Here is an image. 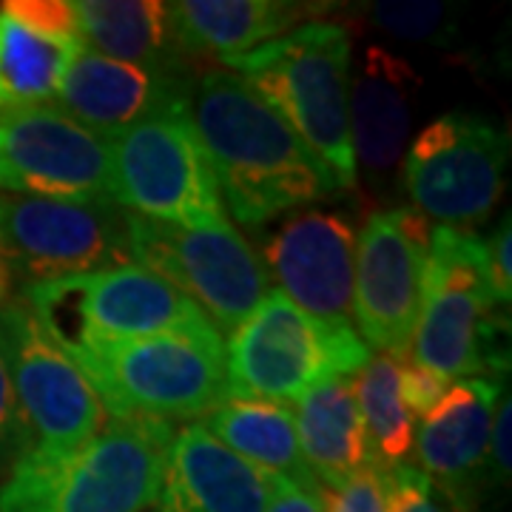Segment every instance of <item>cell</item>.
I'll return each mask as SVG.
<instances>
[{"instance_id":"cell-8","label":"cell","mask_w":512,"mask_h":512,"mask_svg":"<svg viewBox=\"0 0 512 512\" xmlns=\"http://www.w3.org/2000/svg\"><path fill=\"white\" fill-rule=\"evenodd\" d=\"M111 197L143 220L202 228L228 222L220 183L188 106L109 137Z\"/></svg>"},{"instance_id":"cell-19","label":"cell","mask_w":512,"mask_h":512,"mask_svg":"<svg viewBox=\"0 0 512 512\" xmlns=\"http://www.w3.org/2000/svg\"><path fill=\"white\" fill-rule=\"evenodd\" d=\"M501 379L476 376L447 387L439 404L421 416L413 456L419 470L458 495L476 498L478 481L487 476V447L493 430Z\"/></svg>"},{"instance_id":"cell-24","label":"cell","mask_w":512,"mask_h":512,"mask_svg":"<svg viewBox=\"0 0 512 512\" xmlns=\"http://www.w3.org/2000/svg\"><path fill=\"white\" fill-rule=\"evenodd\" d=\"M80 43L35 35L0 9V117L55 106L60 80Z\"/></svg>"},{"instance_id":"cell-4","label":"cell","mask_w":512,"mask_h":512,"mask_svg":"<svg viewBox=\"0 0 512 512\" xmlns=\"http://www.w3.org/2000/svg\"><path fill=\"white\" fill-rule=\"evenodd\" d=\"M350 32L333 20H311L248 55L222 63L245 77L302 137L339 191L356 188L350 146Z\"/></svg>"},{"instance_id":"cell-14","label":"cell","mask_w":512,"mask_h":512,"mask_svg":"<svg viewBox=\"0 0 512 512\" xmlns=\"http://www.w3.org/2000/svg\"><path fill=\"white\" fill-rule=\"evenodd\" d=\"M0 191L69 202L111 200L109 140L57 106L0 117Z\"/></svg>"},{"instance_id":"cell-36","label":"cell","mask_w":512,"mask_h":512,"mask_svg":"<svg viewBox=\"0 0 512 512\" xmlns=\"http://www.w3.org/2000/svg\"><path fill=\"white\" fill-rule=\"evenodd\" d=\"M154 512H168V510H165V507H160V510H154Z\"/></svg>"},{"instance_id":"cell-33","label":"cell","mask_w":512,"mask_h":512,"mask_svg":"<svg viewBox=\"0 0 512 512\" xmlns=\"http://www.w3.org/2000/svg\"><path fill=\"white\" fill-rule=\"evenodd\" d=\"M510 427H512V402L510 393L504 390V396L495 404L493 430H490V447H487V476L495 484L507 487L510 484Z\"/></svg>"},{"instance_id":"cell-12","label":"cell","mask_w":512,"mask_h":512,"mask_svg":"<svg viewBox=\"0 0 512 512\" xmlns=\"http://www.w3.org/2000/svg\"><path fill=\"white\" fill-rule=\"evenodd\" d=\"M0 353L35 433V450L66 453L106 430L111 416L94 384L23 299H9L0 308Z\"/></svg>"},{"instance_id":"cell-6","label":"cell","mask_w":512,"mask_h":512,"mask_svg":"<svg viewBox=\"0 0 512 512\" xmlns=\"http://www.w3.org/2000/svg\"><path fill=\"white\" fill-rule=\"evenodd\" d=\"M367 359L356 328L322 322L279 291L268 293L225 342L231 399L256 402H299L316 384L350 376Z\"/></svg>"},{"instance_id":"cell-17","label":"cell","mask_w":512,"mask_h":512,"mask_svg":"<svg viewBox=\"0 0 512 512\" xmlns=\"http://www.w3.org/2000/svg\"><path fill=\"white\" fill-rule=\"evenodd\" d=\"M421 77L404 57L367 43L350 60V146L356 171L384 180L402 163L413 131Z\"/></svg>"},{"instance_id":"cell-23","label":"cell","mask_w":512,"mask_h":512,"mask_svg":"<svg viewBox=\"0 0 512 512\" xmlns=\"http://www.w3.org/2000/svg\"><path fill=\"white\" fill-rule=\"evenodd\" d=\"M202 427L228 450L265 470L268 476L279 478L282 484L319 490L299 450L293 413L285 404L228 399L202 419Z\"/></svg>"},{"instance_id":"cell-5","label":"cell","mask_w":512,"mask_h":512,"mask_svg":"<svg viewBox=\"0 0 512 512\" xmlns=\"http://www.w3.org/2000/svg\"><path fill=\"white\" fill-rule=\"evenodd\" d=\"M111 419H205L231 399L220 333H157L94 345L72 356Z\"/></svg>"},{"instance_id":"cell-7","label":"cell","mask_w":512,"mask_h":512,"mask_svg":"<svg viewBox=\"0 0 512 512\" xmlns=\"http://www.w3.org/2000/svg\"><path fill=\"white\" fill-rule=\"evenodd\" d=\"M23 302L69 356L157 333L214 330L183 293L140 265L29 285Z\"/></svg>"},{"instance_id":"cell-25","label":"cell","mask_w":512,"mask_h":512,"mask_svg":"<svg viewBox=\"0 0 512 512\" xmlns=\"http://www.w3.org/2000/svg\"><path fill=\"white\" fill-rule=\"evenodd\" d=\"M399 367L402 362L387 353H370V359L353 376L356 407L365 424L370 450L387 470L407 467L419 421L402 399Z\"/></svg>"},{"instance_id":"cell-18","label":"cell","mask_w":512,"mask_h":512,"mask_svg":"<svg viewBox=\"0 0 512 512\" xmlns=\"http://www.w3.org/2000/svg\"><path fill=\"white\" fill-rule=\"evenodd\" d=\"M282 487L291 484L228 450L202 424L174 430L165 467L168 512H265Z\"/></svg>"},{"instance_id":"cell-31","label":"cell","mask_w":512,"mask_h":512,"mask_svg":"<svg viewBox=\"0 0 512 512\" xmlns=\"http://www.w3.org/2000/svg\"><path fill=\"white\" fill-rule=\"evenodd\" d=\"M450 384L453 382H444L439 376H433L430 370L413 365V362H407V359H404L402 367H399L402 399L416 419H419V416H427V413L439 404V399L447 393Z\"/></svg>"},{"instance_id":"cell-13","label":"cell","mask_w":512,"mask_h":512,"mask_svg":"<svg viewBox=\"0 0 512 512\" xmlns=\"http://www.w3.org/2000/svg\"><path fill=\"white\" fill-rule=\"evenodd\" d=\"M433 222L410 205L370 211L356 237L353 328L367 350L404 362L419 319Z\"/></svg>"},{"instance_id":"cell-9","label":"cell","mask_w":512,"mask_h":512,"mask_svg":"<svg viewBox=\"0 0 512 512\" xmlns=\"http://www.w3.org/2000/svg\"><path fill=\"white\" fill-rule=\"evenodd\" d=\"M128 231L134 262L183 293L222 339L271 293V276L262 256L231 220L183 228L128 214Z\"/></svg>"},{"instance_id":"cell-16","label":"cell","mask_w":512,"mask_h":512,"mask_svg":"<svg viewBox=\"0 0 512 512\" xmlns=\"http://www.w3.org/2000/svg\"><path fill=\"white\" fill-rule=\"evenodd\" d=\"M194 77L148 72L80 46L60 80L55 103L80 126L109 140L157 114L185 109Z\"/></svg>"},{"instance_id":"cell-2","label":"cell","mask_w":512,"mask_h":512,"mask_svg":"<svg viewBox=\"0 0 512 512\" xmlns=\"http://www.w3.org/2000/svg\"><path fill=\"white\" fill-rule=\"evenodd\" d=\"M174 424L111 419L92 441L32 450L0 481V512H154L163 507Z\"/></svg>"},{"instance_id":"cell-29","label":"cell","mask_w":512,"mask_h":512,"mask_svg":"<svg viewBox=\"0 0 512 512\" xmlns=\"http://www.w3.org/2000/svg\"><path fill=\"white\" fill-rule=\"evenodd\" d=\"M387 490L390 470L382 464H370L333 490L322 487V504L325 512H387Z\"/></svg>"},{"instance_id":"cell-11","label":"cell","mask_w":512,"mask_h":512,"mask_svg":"<svg viewBox=\"0 0 512 512\" xmlns=\"http://www.w3.org/2000/svg\"><path fill=\"white\" fill-rule=\"evenodd\" d=\"M0 262L23 285L128 268V211L117 202H69L0 191Z\"/></svg>"},{"instance_id":"cell-30","label":"cell","mask_w":512,"mask_h":512,"mask_svg":"<svg viewBox=\"0 0 512 512\" xmlns=\"http://www.w3.org/2000/svg\"><path fill=\"white\" fill-rule=\"evenodd\" d=\"M0 9H6L35 35L52 37L60 43H80L74 0H9Z\"/></svg>"},{"instance_id":"cell-26","label":"cell","mask_w":512,"mask_h":512,"mask_svg":"<svg viewBox=\"0 0 512 512\" xmlns=\"http://www.w3.org/2000/svg\"><path fill=\"white\" fill-rule=\"evenodd\" d=\"M365 15L379 32L410 43H450L456 40V9L450 3L430 0H382L362 6Z\"/></svg>"},{"instance_id":"cell-15","label":"cell","mask_w":512,"mask_h":512,"mask_svg":"<svg viewBox=\"0 0 512 512\" xmlns=\"http://www.w3.org/2000/svg\"><path fill=\"white\" fill-rule=\"evenodd\" d=\"M262 262L296 308L353 328L356 228L342 211L308 208L288 217L265 242Z\"/></svg>"},{"instance_id":"cell-32","label":"cell","mask_w":512,"mask_h":512,"mask_svg":"<svg viewBox=\"0 0 512 512\" xmlns=\"http://www.w3.org/2000/svg\"><path fill=\"white\" fill-rule=\"evenodd\" d=\"M512 239V220L510 214H504L501 225L493 231V237L484 239L487 242V265H490V282H493V293L501 308L510 311L512 299V256L510 242Z\"/></svg>"},{"instance_id":"cell-20","label":"cell","mask_w":512,"mask_h":512,"mask_svg":"<svg viewBox=\"0 0 512 512\" xmlns=\"http://www.w3.org/2000/svg\"><path fill=\"white\" fill-rule=\"evenodd\" d=\"M165 9L180 49L194 63L202 57L228 63L325 15L322 3L296 0H174Z\"/></svg>"},{"instance_id":"cell-28","label":"cell","mask_w":512,"mask_h":512,"mask_svg":"<svg viewBox=\"0 0 512 512\" xmlns=\"http://www.w3.org/2000/svg\"><path fill=\"white\" fill-rule=\"evenodd\" d=\"M35 450V433L23 416L15 393V384L9 376L6 359L0 353V481L15 470L20 458Z\"/></svg>"},{"instance_id":"cell-27","label":"cell","mask_w":512,"mask_h":512,"mask_svg":"<svg viewBox=\"0 0 512 512\" xmlns=\"http://www.w3.org/2000/svg\"><path fill=\"white\" fill-rule=\"evenodd\" d=\"M387 512H478V501L441 487L407 464L390 470Z\"/></svg>"},{"instance_id":"cell-35","label":"cell","mask_w":512,"mask_h":512,"mask_svg":"<svg viewBox=\"0 0 512 512\" xmlns=\"http://www.w3.org/2000/svg\"><path fill=\"white\" fill-rule=\"evenodd\" d=\"M12 285H15V279L6 271V265L0 262V308L12 299Z\"/></svg>"},{"instance_id":"cell-3","label":"cell","mask_w":512,"mask_h":512,"mask_svg":"<svg viewBox=\"0 0 512 512\" xmlns=\"http://www.w3.org/2000/svg\"><path fill=\"white\" fill-rule=\"evenodd\" d=\"M501 339H510V311L495 299L487 242L473 228L436 225L407 362L444 382L498 379L510 367V350Z\"/></svg>"},{"instance_id":"cell-1","label":"cell","mask_w":512,"mask_h":512,"mask_svg":"<svg viewBox=\"0 0 512 512\" xmlns=\"http://www.w3.org/2000/svg\"><path fill=\"white\" fill-rule=\"evenodd\" d=\"M188 117L231 217L245 228H259L339 191L302 137L237 72L202 69L188 94Z\"/></svg>"},{"instance_id":"cell-21","label":"cell","mask_w":512,"mask_h":512,"mask_svg":"<svg viewBox=\"0 0 512 512\" xmlns=\"http://www.w3.org/2000/svg\"><path fill=\"white\" fill-rule=\"evenodd\" d=\"M80 46L148 72L194 77L202 69L171 32L160 0H74Z\"/></svg>"},{"instance_id":"cell-10","label":"cell","mask_w":512,"mask_h":512,"mask_svg":"<svg viewBox=\"0 0 512 512\" xmlns=\"http://www.w3.org/2000/svg\"><path fill=\"white\" fill-rule=\"evenodd\" d=\"M510 137L493 120L447 111L413 137L402 160L404 194L424 220L473 228L490 220L507 188Z\"/></svg>"},{"instance_id":"cell-22","label":"cell","mask_w":512,"mask_h":512,"mask_svg":"<svg viewBox=\"0 0 512 512\" xmlns=\"http://www.w3.org/2000/svg\"><path fill=\"white\" fill-rule=\"evenodd\" d=\"M293 421L302 458L319 487L333 490L370 464H379L356 407L353 376L316 384L296 402Z\"/></svg>"},{"instance_id":"cell-34","label":"cell","mask_w":512,"mask_h":512,"mask_svg":"<svg viewBox=\"0 0 512 512\" xmlns=\"http://www.w3.org/2000/svg\"><path fill=\"white\" fill-rule=\"evenodd\" d=\"M265 512H325L322 504V487L308 490V487H282L279 495L271 501Z\"/></svg>"}]
</instances>
